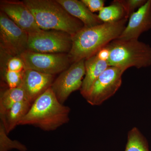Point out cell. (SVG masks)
<instances>
[{"instance_id":"ffe728a7","label":"cell","mask_w":151,"mask_h":151,"mask_svg":"<svg viewBox=\"0 0 151 151\" xmlns=\"http://www.w3.org/2000/svg\"><path fill=\"white\" fill-rule=\"evenodd\" d=\"M24 70L17 72L5 70L4 78L9 88H15L21 84Z\"/></svg>"},{"instance_id":"3957f363","label":"cell","mask_w":151,"mask_h":151,"mask_svg":"<svg viewBox=\"0 0 151 151\" xmlns=\"http://www.w3.org/2000/svg\"><path fill=\"white\" fill-rule=\"evenodd\" d=\"M23 1L40 29L60 31L72 37L84 27L82 22L68 13L56 0Z\"/></svg>"},{"instance_id":"4fadbf2b","label":"cell","mask_w":151,"mask_h":151,"mask_svg":"<svg viewBox=\"0 0 151 151\" xmlns=\"http://www.w3.org/2000/svg\"><path fill=\"white\" fill-rule=\"evenodd\" d=\"M109 67L107 60L97 54L85 59V75L80 89L84 98L98 77Z\"/></svg>"},{"instance_id":"8fae6325","label":"cell","mask_w":151,"mask_h":151,"mask_svg":"<svg viewBox=\"0 0 151 151\" xmlns=\"http://www.w3.org/2000/svg\"><path fill=\"white\" fill-rule=\"evenodd\" d=\"M151 29V0L147 2L129 17L125 29L118 39L138 40L143 33Z\"/></svg>"},{"instance_id":"277c9868","label":"cell","mask_w":151,"mask_h":151,"mask_svg":"<svg viewBox=\"0 0 151 151\" xmlns=\"http://www.w3.org/2000/svg\"><path fill=\"white\" fill-rule=\"evenodd\" d=\"M106 47L109 66L119 68L125 71L130 67L141 68L151 65V47L138 40L117 39Z\"/></svg>"},{"instance_id":"9c48e42d","label":"cell","mask_w":151,"mask_h":151,"mask_svg":"<svg viewBox=\"0 0 151 151\" xmlns=\"http://www.w3.org/2000/svg\"><path fill=\"white\" fill-rule=\"evenodd\" d=\"M85 60L72 63L52 84L51 88L60 103L63 104L72 92L81 89L85 75Z\"/></svg>"},{"instance_id":"e0dca14e","label":"cell","mask_w":151,"mask_h":151,"mask_svg":"<svg viewBox=\"0 0 151 151\" xmlns=\"http://www.w3.org/2000/svg\"><path fill=\"white\" fill-rule=\"evenodd\" d=\"M98 17L103 23H112L127 18L126 12L119 0L112 2L108 6L104 7L99 12Z\"/></svg>"},{"instance_id":"44dd1931","label":"cell","mask_w":151,"mask_h":151,"mask_svg":"<svg viewBox=\"0 0 151 151\" xmlns=\"http://www.w3.org/2000/svg\"><path fill=\"white\" fill-rule=\"evenodd\" d=\"M147 0H119L126 12L127 18L134 12L146 4Z\"/></svg>"},{"instance_id":"6da1fadb","label":"cell","mask_w":151,"mask_h":151,"mask_svg":"<svg viewBox=\"0 0 151 151\" xmlns=\"http://www.w3.org/2000/svg\"><path fill=\"white\" fill-rule=\"evenodd\" d=\"M127 19L83 27L72 37L71 50L68 54L71 64L97 54L113 41L119 38L126 27Z\"/></svg>"},{"instance_id":"603a6c76","label":"cell","mask_w":151,"mask_h":151,"mask_svg":"<svg viewBox=\"0 0 151 151\" xmlns=\"http://www.w3.org/2000/svg\"><path fill=\"white\" fill-rule=\"evenodd\" d=\"M92 13L100 12L104 7L105 1L103 0H81Z\"/></svg>"},{"instance_id":"5b68a950","label":"cell","mask_w":151,"mask_h":151,"mask_svg":"<svg viewBox=\"0 0 151 151\" xmlns=\"http://www.w3.org/2000/svg\"><path fill=\"white\" fill-rule=\"evenodd\" d=\"M72 36L60 31L41 29L28 34L27 50L45 53L68 54L72 47Z\"/></svg>"},{"instance_id":"ba28073f","label":"cell","mask_w":151,"mask_h":151,"mask_svg":"<svg viewBox=\"0 0 151 151\" xmlns=\"http://www.w3.org/2000/svg\"><path fill=\"white\" fill-rule=\"evenodd\" d=\"M125 71L119 68L109 66L94 82L84 97L92 105H99L113 96L122 84V76Z\"/></svg>"},{"instance_id":"52a82bcc","label":"cell","mask_w":151,"mask_h":151,"mask_svg":"<svg viewBox=\"0 0 151 151\" xmlns=\"http://www.w3.org/2000/svg\"><path fill=\"white\" fill-rule=\"evenodd\" d=\"M28 33L0 12L1 48L11 56H20L27 50Z\"/></svg>"},{"instance_id":"7c38bea8","label":"cell","mask_w":151,"mask_h":151,"mask_svg":"<svg viewBox=\"0 0 151 151\" xmlns=\"http://www.w3.org/2000/svg\"><path fill=\"white\" fill-rule=\"evenodd\" d=\"M54 76L25 69L21 86L27 94L30 103L32 104L37 99L51 87Z\"/></svg>"},{"instance_id":"9a60e30c","label":"cell","mask_w":151,"mask_h":151,"mask_svg":"<svg viewBox=\"0 0 151 151\" xmlns=\"http://www.w3.org/2000/svg\"><path fill=\"white\" fill-rule=\"evenodd\" d=\"M32 105L29 101H23L16 103L6 111L0 113L1 123L8 134L19 125L29 111Z\"/></svg>"},{"instance_id":"5bb4252c","label":"cell","mask_w":151,"mask_h":151,"mask_svg":"<svg viewBox=\"0 0 151 151\" xmlns=\"http://www.w3.org/2000/svg\"><path fill=\"white\" fill-rule=\"evenodd\" d=\"M68 13L83 23L84 27H90L102 24L98 15L93 14L81 1L56 0Z\"/></svg>"},{"instance_id":"d6986e66","label":"cell","mask_w":151,"mask_h":151,"mask_svg":"<svg viewBox=\"0 0 151 151\" xmlns=\"http://www.w3.org/2000/svg\"><path fill=\"white\" fill-rule=\"evenodd\" d=\"M7 135L2 124L0 123V151H9L14 149L20 151L27 150L25 146L18 141L11 139Z\"/></svg>"},{"instance_id":"7a4b0ae2","label":"cell","mask_w":151,"mask_h":151,"mask_svg":"<svg viewBox=\"0 0 151 151\" xmlns=\"http://www.w3.org/2000/svg\"><path fill=\"white\" fill-rule=\"evenodd\" d=\"M70 108L58 100L51 87L32 103L19 125H32L45 131H52L69 121Z\"/></svg>"},{"instance_id":"2e32d148","label":"cell","mask_w":151,"mask_h":151,"mask_svg":"<svg viewBox=\"0 0 151 151\" xmlns=\"http://www.w3.org/2000/svg\"><path fill=\"white\" fill-rule=\"evenodd\" d=\"M25 101L29 102L27 94L21 85L15 88H9L1 93L0 113L6 111L16 103Z\"/></svg>"},{"instance_id":"ac0fdd59","label":"cell","mask_w":151,"mask_h":151,"mask_svg":"<svg viewBox=\"0 0 151 151\" xmlns=\"http://www.w3.org/2000/svg\"><path fill=\"white\" fill-rule=\"evenodd\" d=\"M125 151H149L147 141L136 127L133 128L128 133Z\"/></svg>"},{"instance_id":"8992f818","label":"cell","mask_w":151,"mask_h":151,"mask_svg":"<svg viewBox=\"0 0 151 151\" xmlns=\"http://www.w3.org/2000/svg\"><path fill=\"white\" fill-rule=\"evenodd\" d=\"M25 69L54 76L70 66V59L65 53H45L27 50L19 56Z\"/></svg>"},{"instance_id":"30bf717a","label":"cell","mask_w":151,"mask_h":151,"mask_svg":"<svg viewBox=\"0 0 151 151\" xmlns=\"http://www.w3.org/2000/svg\"><path fill=\"white\" fill-rule=\"evenodd\" d=\"M1 12L28 33L40 30L34 17L23 1H1Z\"/></svg>"},{"instance_id":"7402d4cb","label":"cell","mask_w":151,"mask_h":151,"mask_svg":"<svg viewBox=\"0 0 151 151\" xmlns=\"http://www.w3.org/2000/svg\"><path fill=\"white\" fill-rule=\"evenodd\" d=\"M6 69L19 72L24 70L25 68L24 63L19 56H11L8 60Z\"/></svg>"}]
</instances>
